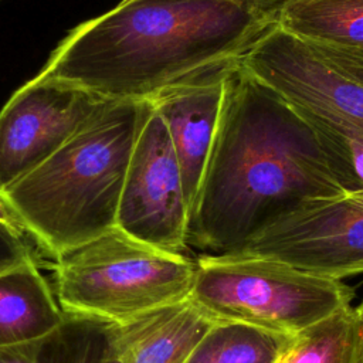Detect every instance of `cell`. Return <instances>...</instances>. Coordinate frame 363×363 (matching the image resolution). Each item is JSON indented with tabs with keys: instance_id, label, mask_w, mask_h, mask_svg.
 <instances>
[{
	"instance_id": "1",
	"label": "cell",
	"mask_w": 363,
	"mask_h": 363,
	"mask_svg": "<svg viewBox=\"0 0 363 363\" xmlns=\"http://www.w3.org/2000/svg\"><path fill=\"white\" fill-rule=\"evenodd\" d=\"M342 193L313 128L238 64L231 68L190 211L189 250L233 254L277 217L309 200Z\"/></svg>"
},
{
	"instance_id": "2",
	"label": "cell",
	"mask_w": 363,
	"mask_h": 363,
	"mask_svg": "<svg viewBox=\"0 0 363 363\" xmlns=\"http://www.w3.org/2000/svg\"><path fill=\"white\" fill-rule=\"evenodd\" d=\"M272 23L250 0H122L69 30L34 77L102 101L149 102L235 67Z\"/></svg>"
},
{
	"instance_id": "3",
	"label": "cell",
	"mask_w": 363,
	"mask_h": 363,
	"mask_svg": "<svg viewBox=\"0 0 363 363\" xmlns=\"http://www.w3.org/2000/svg\"><path fill=\"white\" fill-rule=\"evenodd\" d=\"M146 102H105L58 150L0 191L51 259L115 227Z\"/></svg>"
},
{
	"instance_id": "4",
	"label": "cell",
	"mask_w": 363,
	"mask_h": 363,
	"mask_svg": "<svg viewBox=\"0 0 363 363\" xmlns=\"http://www.w3.org/2000/svg\"><path fill=\"white\" fill-rule=\"evenodd\" d=\"M64 313L123 323L189 296L194 259L145 244L118 227L51 262Z\"/></svg>"
},
{
	"instance_id": "5",
	"label": "cell",
	"mask_w": 363,
	"mask_h": 363,
	"mask_svg": "<svg viewBox=\"0 0 363 363\" xmlns=\"http://www.w3.org/2000/svg\"><path fill=\"white\" fill-rule=\"evenodd\" d=\"M189 299L214 322H238L292 337L352 305L340 279L279 261L238 254H200Z\"/></svg>"
},
{
	"instance_id": "6",
	"label": "cell",
	"mask_w": 363,
	"mask_h": 363,
	"mask_svg": "<svg viewBox=\"0 0 363 363\" xmlns=\"http://www.w3.org/2000/svg\"><path fill=\"white\" fill-rule=\"evenodd\" d=\"M238 67L289 102L316 132L345 191L363 189V86L272 23Z\"/></svg>"
},
{
	"instance_id": "7",
	"label": "cell",
	"mask_w": 363,
	"mask_h": 363,
	"mask_svg": "<svg viewBox=\"0 0 363 363\" xmlns=\"http://www.w3.org/2000/svg\"><path fill=\"white\" fill-rule=\"evenodd\" d=\"M233 254L268 258L340 281L363 274V189L302 203Z\"/></svg>"
},
{
	"instance_id": "8",
	"label": "cell",
	"mask_w": 363,
	"mask_h": 363,
	"mask_svg": "<svg viewBox=\"0 0 363 363\" xmlns=\"http://www.w3.org/2000/svg\"><path fill=\"white\" fill-rule=\"evenodd\" d=\"M190 206L167 128L146 101L128 163L115 227L155 248L186 254Z\"/></svg>"
},
{
	"instance_id": "9",
	"label": "cell",
	"mask_w": 363,
	"mask_h": 363,
	"mask_svg": "<svg viewBox=\"0 0 363 363\" xmlns=\"http://www.w3.org/2000/svg\"><path fill=\"white\" fill-rule=\"evenodd\" d=\"M105 102L33 77L0 109V191L58 150Z\"/></svg>"
},
{
	"instance_id": "10",
	"label": "cell",
	"mask_w": 363,
	"mask_h": 363,
	"mask_svg": "<svg viewBox=\"0 0 363 363\" xmlns=\"http://www.w3.org/2000/svg\"><path fill=\"white\" fill-rule=\"evenodd\" d=\"M230 69L174 86L149 101L167 128L190 211L216 136Z\"/></svg>"
},
{
	"instance_id": "11",
	"label": "cell",
	"mask_w": 363,
	"mask_h": 363,
	"mask_svg": "<svg viewBox=\"0 0 363 363\" xmlns=\"http://www.w3.org/2000/svg\"><path fill=\"white\" fill-rule=\"evenodd\" d=\"M216 322L189 298L109 325V342L121 363H186Z\"/></svg>"
},
{
	"instance_id": "12",
	"label": "cell",
	"mask_w": 363,
	"mask_h": 363,
	"mask_svg": "<svg viewBox=\"0 0 363 363\" xmlns=\"http://www.w3.org/2000/svg\"><path fill=\"white\" fill-rule=\"evenodd\" d=\"M40 259L0 275V347L55 332L67 319Z\"/></svg>"
},
{
	"instance_id": "13",
	"label": "cell",
	"mask_w": 363,
	"mask_h": 363,
	"mask_svg": "<svg viewBox=\"0 0 363 363\" xmlns=\"http://www.w3.org/2000/svg\"><path fill=\"white\" fill-rule=\"evenodd\" d=\"M274 23L303 41L363 48V0H296Z\"/></svg>"
},
{
	"instance_id": "14",
	"label": "cell",
	"mask_w": 363,
	"mask_h": 363,
	"mask_svg": "<svg viewBox=\"0 0 363 363\" xmlns=\"http://www.w3.org/2000/svg\"><path fill=\"white\" fill-rule=\"evenodd\" d=\"M109 323L67 315L52 333L17 346L0 347V363H91L108 340Z\"/></svg>"
},
{
	"instance_id": "15",
	"label": "cell",
	"mask_w": 363,
	"mask_h": 363,
	"mask_svg": "<svg viewBox=\"0 0 363 363\" xmlns=\"http://www.w3.org/2000/svg\"><path fill=\"white\" fill-rule=\"evenodd\" d=\"M360 326L356 309L345 306L292 336L277 363H359Z\"/></svg>"
},
{
	"instance_id": "16",
	"label": "cell",
	"mask_w": 363,
	"mask_h": 363,
	"mask_svg": "<svg viewBox=\"0 0 363 363\" xmlns=\"http://www.w3.org/2000/svg\"><path fill=\"white\" fill-rule=\"evenodd\" d=\"M291 337L238 322H216L186 363H277Z\"/></svg>"
},
{
	"instance_id": "17",
	"label": "cell",
	"mask_w": 363,
	"mask_h": 363,
	"mask_svg": "<svg viewBox=\"0 0 363 363\" xmlns=\"http://www.w3.org/2000/svg\"><path fill=\"white\" fill-rule=\"evenodd\" d=\"M323 62L363 86V48L330 43L303 41Z\"/></svg>"
},
{
	"instance_id": "18",
	"label": "cell",
	"mask_w": 363,
	"mask_h": 363,
	"mask_svg": "<svg viewBox=\"0 0 363 363\" xmlns=\"http://www.w3.org/2000/svg\"><path fill=\"white\" fill-rule=\"evenodd\" d=\"M35 248L38 247L28 234L0 223V275L40 259Z\"/></svg>"
},
{
	"instance_id": "19",
	"label": "cell",
	"mask_w": 363,
	"mask_h": 363,
	"mask_svg": "<svg viewBox=\"0 0 363 363\" xmlns=\"http://www.w3.org/2000/svg\"><path fill=\"white\" fill-rule=\"evenodd\" d=\"M252 7L259 13L262 14L264 17H267L268 20L274 21L277 13L285 7L286 4L289 3H294L296 0H250Z\"/></svg>"
},
{
	"instance_id": "20",
	"label": "cell",
	"mask_w": 363,
	"mask_h": 363,
	"mask_svg": "<svg viewBox=\"0 0 363 363\" xmlns=\"http://www.w3.org/2000/svg\"><path fill=\"white\" fill-rule=\"evenodd\" d=\"M0 223L9 224L10 227L26 233V230H24L21 221L18 220L17 214H16V213L13 211V208L6 203V200L1 197V194H0ZM26 234H27V233H26Z\"/></svg>"
},
{
	"instance_id": "21",
	"label": "cell",
	"mask_w": 363,
	"mask_h": 363,
	"mask_svg": "<svg viewBox=\"0 0 363 363\" xmlns=\"http://www.w3.org/2000/svg\"><path fill=\"white\" fill-rule=\"evenodd\" d=\"M91 363H121L119 359L116 357V354L112 350V346H111V342H109V329H108L106 345L102 347V350L95 356V359Z\"/></svg>"
},
{
	"instance_id": "22",
	"label": "cell",
	"mask_w": 363,
	"mask_h": 363,
	"mask_svg": "<svg viewBox=\"0 0 363 363\" xmlns=\"http://www.w3.org/2000/svg\"><path fill=\"white\" fill-rule=\"evenodd\" d=\"M354 309H356L359 326H360V359H359V363H363V299L359 303V306Z\"/></svg>"
},
{
	"instance_id": "23",
	"label": "cell",
	"mask_w": 363,
	"mask_h": 363,
	"mask_svg": "<svg viewBox=\"0 0 363 363\" xmlns=\"http://www.w3.org/2000/svg\"><path fill=\"white\" fill-rule=\"evenodd\" d=\"M221 1H231V3H244V1H248V0H221Z\"/></svg>"
}]
</instances>
